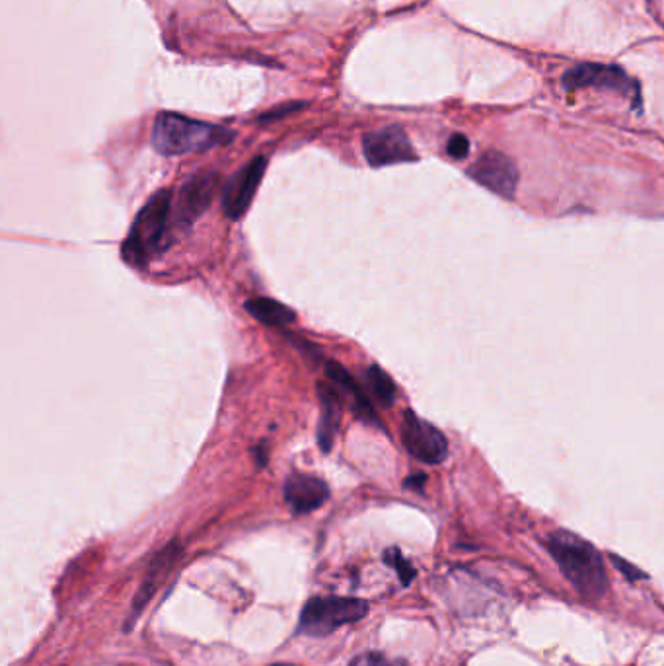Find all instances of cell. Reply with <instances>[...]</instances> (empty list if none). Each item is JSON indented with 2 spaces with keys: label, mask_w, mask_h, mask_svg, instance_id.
I'll return each mask as SVG.
<instances>
[{
  "label": "cell",
  "mask_w": 664,
  "mask_h": 666,
  "mask_svg": "<svg viewBox=\"0 0 664 666\" xmlns=\"http://www.w3.org/2000/svg\"><path fill=\"white\" fill-rule=\"evenodd\" d=\"M612 561H614V565L618 567V571H620L626 579H629V581H641V579H647V575H645L641 569H637L635 565L628 563L624 557L612 555Z\"/></svg>",
  "instance_id": "obj_19"
},
{
  "label": "cell",
  "mask_w": 664,
  "mask_h": 666,
  "mask_svg": "<svg viewBox=\"0 0 664 666\" xmlns=\"http://www.w3.org/2000/svg\"><path fill=\"white\" fill-rule=\"evenodd\" d=\"M244 308L265 326L283 328L289 326L296 320V314L285 304L273 300V298H254L244 304Z\"/></svg>",
  "instance_id": "obj_15"
},
{
  "label": "cell",
  "mask_w": 664,
  "mask_h": 666,
  "mask_svg": "<svg viewBox=\"0 0 664 666\" xmlns=\"http://www.w3.org/2000/svg\"><path fill=\"white\" fill-rule=\"evenodd\" d=\"M221 174L213 170L193 174L178 191L176 203H172V230L184 232L187 226L197 221V217L211 205L217 191L221 189Z\"/></svg>",
  "instance_id": "obj_6"
},
{
  "label": "cell",
  "mask_w": 664,
  "mask_h": 666,
  "mask_svg": "<svg viewBox=\"0 0 664 666\" xmlns=\"http://www.w3.org/2000/svg\"><path fill=\"white\" fill-rule=\"evenodd\" d=\"M330 497L328 483L310 474H291L285 481V501L295 515L320 509Z\"/></svg>",
  "instance_id": "obj_11"
},
{
  "label": "cell",
  "mask_w": 664,
  "mask_h": 666,
  "mask_svg": "<svg viewBox=\"0 0 664 666\" xmlns=\"http://www.w3.org/2000/svg\"><path fill=\"white\" fill-rule=\"evenodd\" d=\"M326 374H328V378L332 380L333 384H337L343 390V394H347L351 398L353 409L361 419L376 421V415H374V409L370 406L369 398L365 396L363 388L357 384V380L347 372V369H343L337 361H328L326 363Z\"/></svg>",
  "instance_id": "obj_14"
},
{
  "label": "cell",
  "mask_w": 664,
  "mask_h": 666,
  "mask_svg": "<svg viewBox=\"0 0 664 666\" xmlns=\"http://www.w3.org/2000/svg\"><path fill=\"white\" fill-rule=\"evenodd\" d=\"M180 552H182V548L178 546V542H172V544H168L160 554L154 557V561H152V565L148 569L147 577H145V583L141 585V589H139L137 596H135L133 618L145 608V604L152 598V594L162 585V581L168 577V573L172 571L174 563L180 557Z\"/></svg>",
  "instance_id": "obj_12"
},
{
  "label": "cell",
  "mask_w": 664,
  "mask_h": 666,
  "mask_svg": "<svg viewBox=\"0 0 664 666\" xmlns=\"http://www.w3.org/2000/svg\"><path fill=\"white\" fill-rule=\"evenodd\" d=\"M367 378H369L370 388L376 394V398L384 404V406H392L396 400V384L390 378V374L386 370L380 369L378 365H372L367 370Z\"/></svg>",
  "instance_id": "obj_16"
},
{
  "label": "cell",
  "mask_w": 664,
  "mask_h": 666,
  "mask_svg": "<svg viewBox=\"0 0 664 666\" xmlns=\"http://www.w3.org/2000/svg\"><path fill=\"white\" fill-rule=\"evenodd\" d=\"M548 550L554 555L565 579L587 598H600L608 589L604 561L596 548L573 532L557 530L550 536Z\"/></svg>",
  "instance_id": "obj_1"
},
{
  "label": "cell",
  "mask_w": 664,
  "mask_h": 666,
  "mask_svg": "<svg viewBox=\"0 0 664 666\" xmlns=\"http://www.w3.org/2000/svg\"><path fill=\"white\" fill-rule=\"evenodd\" d=\"M234 139L230 129L195 121L178 113H160L152 125V147L164 156H182L222 147Z\"/></svg>",
  "instance_id": "obj_2"
},
{
  "label": "cell",
  "mask_w": 664,
  "mask_h": 666,
  "mask_svg": "<svg viewBox=\"0 0 664 666\" xmlns=\"http://www.w3.org/2000/svg\"><path fill=\"white\" fill-rule=\"evenodd\" d=\"M271 666H295V665H271Z\"/></svg>",
  "instance_id": "obj_23"
},
{
  "label": "cell",
  "mask_w": 664,
  "mask_h": 666,
  "mask_svg": "<svg viewBox=\"0 0 664 666\" xmlns=\"http://www.w3.org/2000/svg\"><path fill=\"white\" fill-rule=\"evenodd\" d=\"M425 481H427V478L425 476H413V478H409V480H406V487H409V489H415V491H419L423 485H425Z\"/></svg>",
  "instance_id": "obj_22"
},
{
  "label": "cell",
  "mask_w": 664,
  "mask_h": 666,
  "mask_svg": "<svg viewBox=\"0 0 664 666\" xmlns=\"http://www.w3.org/2000/svg\"><path fill=\"white\" fill-rule=\"evenodd\" d=\"M363 152L372 168L415 162L417 152L406 131L398 125L370 131L363 137Z\"/></svg>",
  "instance_id": "obj_9"
},
{
  "label": "cell",
  "mask_w": 664,
  "mask_h": 666,
  "mask_svg": "<svg viewBox=\"0 0 664 666\" xmlns=\"http://www.w3.org/2000/svg\"><path fill=\"white\" fill-rule=\"evenodd\" d=\"M561 84L569 92H575L581 88H608V90H614V92L626 96L633 102L635 108L641 106L639 82L633 80L628 73H624L616 65H598V63L577 65L563 74Z\"/></svg>",
  "instance_id": "obj_5"
},
{
  "label": "cell",
  "mask_w": 664,
  "mask_h": 666,
  "mask_svg": "<svg viewBox=\"0 0 664 666\" xmlns=\"http://www.w3.org/2000/svg\"><path fill=\"white\" fill-rule=\"evenodd\" d=\"M318 394H320V406H322L320 425H318V444H320L322 452H330L337 429H339V421H341V400H339L337 390L324 382L318 384Z\"/></svg>",
  "instance_id": "obj_13"
},
{
  "label": "cell",
  "mask_w": 664,
  "mask_h": 666,
  "mask_svg": "<svg viewBox=\"0 0 664 666\" xmlns=\"http://www.w3.org/2000/svg\"><path fill=\"white\" fill-rule=\"evenodd\" d=\"M384 561H386L388 565H392V567L398 571V575H400V579H402V585H404V587H407V585L413 581V577H415V569L411 567V563L407 561L406 557L400 554V550H398V548L386 550V554H384Z\"/></svg>",
  "instance_id": "obj_17"
},
{
  "label": "cell",
  "mask_w": 664,
  "mask_h": 666,
  "mask_svg": "<svg viewBox=\"0 0 664 666\" xmlns=\"http://www.w3.org/2000/svg\"><path fill=\"white\" fill-rule=\"evenodd\" d=\"M267 160L263 156L254 158L244 168H240L222 189V209L230 221H238L250 209L261 178L265 174Z\"/></svg>",
  "instance_id": "obj_10"
},
{
  "label": "cell",
  "mask_w": 664,
  "mask_h": 666,
  "mask_svg": "<svg viewBox=\"0 0 664 666\" xmlns=\"http://www.w3.org/2000/svg\"><path fill=\"white\" fill-rule=\"evenodd\" d=\"M172 215V191L160 189L135 217L121 256L133 267H145L148 259L168 246V222Z\"/></svg>",
  "instance_id": "obj_3"
},
{
  "label": "cell",
  "mask_w": 664,
  "mask_h": 666,
  "mask_svg": "<svg viewBox=\"0 0 664 666\" xmlns=\"http://www.w3.org/2000/svg\"><path fill=\"white\" fill-rule=\"evenodd\" d=\"M367 614L369 604L363 598L316 596L304 604L298 631L310 637H326L335 629L363 620Z\"/></svg>",
  "instance_id": "obj_4"
},
{
  "label": "cell",
  "mask_w": 664,
  "mask_h": 666,
  "mask_svg": "<svg viewBox=\"0 0 664 666\" xmlns=\"http://www.w3.org/2000/svg\"><path fill=\"white\" fill-rule=\"evenodd\" d=\"M468 176L503 199H513L517 193V164L499 150H485L468 168Z\"/></svg>",
  "instance_id": "obj_8"
},
{
  "label": "cell",
  "mask_w": 664,
  "mask_h": 666,
  "mask_svg": "<svg viewBox=\"0 0 664 666\" xmlns=\"http://www.w3.org/2000/svg\"><path fill=\"white\" fill-rule=\"evenodd\" d=\"M446 152H448L452 158H456V160L466 158L468 152H470V141H468V137H464V135H460V133L452 135V137L448 139Z\"/></svg>",
  "instance_id": "obj_18"
},
{
  "label": "cell",
  "mask_w": 664,
  "mask_h": 666,
  "mask_svg": "<svg viewBox=\"0 0 664 666\" xmlns=\"http://www.w3.org/2000/svg\"><path fill=\"white\" fill-rule=\"evenodd\" d=\"M349 666H392V663L380 653H365L355 657Z\"/></svg>",
  "instance_id": "obj_20"
},
{
  "label": "cell",
  "mask_w": 664,
  "mask_h": 666,
  "mask_svg": "<svg viewBox=\"0 0 664 666\" xmlns=\"http://www.w3.org/2000/svg\"><path fill=\"white\" fill-rule=\"evenodd\" d=\"M300 108V104H291V106H287L285 110H275L273 113H267V115H263L261 117V121H271V119H277V117H283L285 113H289V111H295Z\"/></svg>",
  "instance_id": "obj_21"
},
{
  "label": "cell",
  "mask_w": 664,
  "mask_h": 666,
  "mask_svg": "<svg viewBox=\"0 0 664 666\" xmlns=\"http://www.w3.org/2000/svg\"><path fill=\"white\" fill-rule=\"evenodd\" d=\"M400 433L407 452L419 462L435 466L446 460L448 456L446 437L433 423L421 419L413 411H406Z\"/></svg>",
  "instance_id": "obj_7"
}]
</instances>
